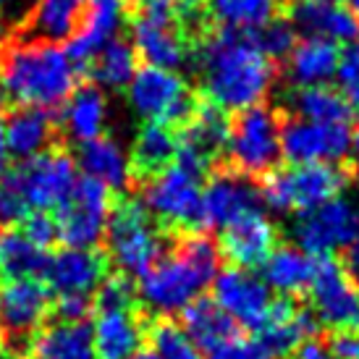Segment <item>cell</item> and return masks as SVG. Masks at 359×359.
Returning <instances> with one entry per match:
<instances>
[{
  "label": "cell",
  "mask_w": 359,
  "mask_h": 359,
  "mask_svg": "<svg viewBox=\"0 0 359 359\" xmlns=\"http://www.w3.org/2000/svg\"><path fill=\"white\" fill-rule=\"evenodd\" d=\"M150 323L140 307L102 312L92 328L95 359H131L142 351Z\"/></svg>",
  "instance_id": "23"
},
{
  "label": "cell",
  "mask_w": 359,
  "mask_h": 359,
  "mask_svg": "<svg viewBox=\"0 0 359 359\" xmlns=\"http://www.w3.org/2000/svg\"><path fill=\"white\" fill-rule=\"evenodd\" d=\"M289 108L294 118L312 121V123H349L351 105L339 90L328 84L318 87H297L289 95Z\"/></svg>",
  "instance_id": "35"
},
{
  "label": "cell",
  "mask_w": 359,
  "mask_h": 359,
  "mask_svg": "<svg viewBox=\"0 0 359 359\" xmlns=\"http://www.w3.org/2000/svg\"><path fill=\"white\" fill-rule=\"evenodd\" d=\"M79 160L84 176L102 181L113 194L123 191L131 184L129 155L121 150V144L110 137H97L92 142H84L79 147Z\"/></svg>",
  "instance_id": "31"
},
{
  "label": "cell",
  "mask_w": 359,
  "mask_h": 359,
  "mask_svg": "<svg viewBox=\"0 0 359 359\" xmlns=\"http://www.w3.org/2000/svg\"><path fill=\"white\" fill-rule=\"evenodd\" d=\"M328 3H339V0H328Z\"/></svg>",
  "instance_id": "56"
},
{
  "label": "cell",
  "mask_w": 359,
  "mask_h": 359,
  "mask_svg": "<svg viewBox=\"0 0 359 359\" xmlns=\"http://www.w3.org/2000/svg\"><path fill=\"white\" fill-rule=\"evenodd\" d=\"M176 134H179V150L194 155L205 165H212L229 147V110H223L220 105L210 100L197 102V108L189 116V121Z\"/></svg>",
  "instance_id": "22"
},
{
  "label": "cell",
  "mask_w": 359,
  "mask_h": 359,
  "mask_svg": "<svg viewBox=\"0 0 359 359\" xmlns=\"http://www.w3.org/2000/svg\"><path fill=\"white\" fill-rule=\"evenodd\" d=\"M24 359H37V357H24Z\"/></svg>",
  "instance_id": "57"
},
{
  "label": "cell",
  "mask_w": 359,
  "mask_h": 359,
  "mask_svg": "<svg viewBox=\"0 0 359 359\" xmlns=\"http://www.w3.org/2000/svg\"><path fill=\"white\" fill-rule=\"evenodd\" d=\"M229 155L244 176L270 173L280 158V121L276 110L255 105L239 113L231 121Z\"/></svg>",
  "instance_id": "11"
},
{
  "label": "cell",
  "mask_w": 359,
  "mask_h": 359,
  "mask_svg": "<svg viewBox=\"0 0 359 359\" xmlns=\"http://www.w3.org/2000/svg\"><path fill=\"white\" fill-rule=\"evenodd\" d=\"M351 150L349 123H312L289 118L280 123V155L291 165L304 163H339Z\"/></svg>",
  "instance_id": "16"
},
{
  "label": "cell",
  "mask_w": 359,
  "mask_h": 359,
  "mask_svg": "<svg viewBox=\"0 0 359 359\" xmlns=\"http://www.w3.org/2000/svg\"><path fill=\"white\" fill-rule=\"evenodd\" d=\"M0 3H3V0H0Z\"/></svg>",
  "instance_id": "59"
},
{
  "label": "cell",
  "mask_w": 359,
  "mask_h": 359,
  "mask_svg": "<svg viewBox=\"0 0 359 359\" xmlns=\"http://www.w3.org/2000/svg\"><path fill=\"white\" fill-rule=\"evenodd\" d=\"M27 202H24V194L19 191V187L13 184L8 173L0 176V223L3 226H13L19 223L24 215H27Z\"/></svg>",
  "instance_id": "44"
},
{
  "label": "cell",
  "mask_w": 359,
  "mask_h": 359,
  "mask_svg": "<svg viewBox=\"0 0 359 359\" xmlns=\"http://www.w3.org/2000/svg\"><path fill=\"white\" fill-rule=\"evenodd\" d=\"M184 330L200 349H218L220 344H226L236 336V323L215 304V299H194L191 304L181 309Z\"/></svg>",
  "instance_id": "33"
},
{
  "label": "cell",
  "mask_w": 359,
  "mask_h": 359,
  "mask_svg": "<svg viewBox=\"0 0 359 359\" xmlns=\"http://www.w3.org/2000/svg\"><path fill=\"white\" fill-rule=\"evenodd\" d=\"M212 299L233 323L255 333L265 325L273 302H276L268 283L247 268L220 270L212 278Z\"/></svg>",
  "instance_id": "15"
},
{
  "label": "cell",
  "mask_w": 359,
  "mask_h": 359,
  "mask_svg": "<svg viewBox=\"0 0 359 359\" xmlns=\"http://www.w3.org/2000/svg\"><path fill=\"white\" fill-rule=\"evenodd\" d=\"M250 34L252 40H255V45L270 60L289 58V53L297 45V29L291 27V21H283V19H273L270 24L259 27L257 32H250Z\"/></svg>",
  "instance_id": "40"
},
{
  "label": "cell",
  "mask_w": 359,
  "mask_h": 359,
  "mask_svg": "<svg viewBox=\"0 0 359 359\" xmlns=\"http://www.w3.org/2000/svg\"><path fill=\"white\" fill-rule=\"evenodd\" d=\"M129 102L134 113L150 123H165L170 129L184 126L197 108L187 81L176 71L144 66L129 81Z\"/></svg>",
  "instance_id": "9"
},
{
  "label": "cell",
  "mask_w": 359,
  "mask_h": 359,
  "mask_svg": "<svg viewBox=\"0 0 359 359\" xmlns=\"http://www.w3.org/2000/svg\"><path fill=\"white\" fill-rule=\"evenodd\" d=\"M315 330H318V320L312 318V312L299 309L289 297H278L273 302L265 325L257 330V341L273 359H283L294 354L307 339H312Z\"/></svg>",
  "instance_id": "24"
},
{
  "label": "cell",
  "mask_w": 359,
  "mask_h": 359,
  "mask_svg": "<svg viewBox=\"0 0 359 359\" xmlns=\"http://www.w3.org/2000/svg\"><path fill=\"white\" fill-rule=\"evenodd\" d=\"M346 273L351 276L354 283H359V226L351 236L349 247H346Z\"/></svg>",
  "instance_id": "49"
},
{
  "label": "cell",
  "mask_w": 359,
  "mask_h": 359,
  "mask_svg": "<svg viewBox=\"0 0 359 359\" xmlns=\"http://www.w3.org/2000/svg\"><path fill=\"white\" fill-rule=\"evenodd\" d=\"M6 110V147L13 158L29 160L55 144H66L60 116L45 108H3Z\"/></svg>",
  "instance_id": "21"
},
{
  "label": "cell",
  "mask_w": 359,
  "mask_h": 359,
  "mask_svg": "<svg viewBox=\"0 0 359 359\" xmlns=\"http://www.w3.org/2000/svg\"><path fill=\"white\" fill-rule=\"evenodd\" d=\"M147 339L152 341L158 359H202L200 346L187 336V330L168 318L150 323Z\"/></svg>",
  "instance_id": "38"
},
{
  "label": "cell",
  "mask_w": 359,
  "mask_h": 359,
  "mask_svg": "<svg viewBox=\"0 0 359 359\" xmlns=\"http://www.w3.org/2000/svg\"><path fill=\"white\" fill-rule=\"evenodd\" d=\"M349 176L336 163H304L291 168L270 170L262 184V202L276 212H309L325 205L333 197H341Z\"/></svg>",
  "instance_id": "6"
},
{
  "label": "cell",
  "mask_w": 359,
  "mask_h": 359,
  "mask_svg": "<svg viewBox=\"0 0 359 359\" xmlns=\"http://www.w3.org/2000/svg\"><path fill=\"white\" fill-rule=\"evenodd\" d=\"M312 270H315V259L299 247H276L273 255L265 259V270H262V280L268 283L280 297H294L309 289L312 280Z\"/></svg>",
  "instance_id": "32"
},
{
  "label": "cell",
  "mask_w": 359,
  "mask_h": 359,
  "mask_svg": "<svg viewBox=\"0 0 359 359\" xmlns=\"http://www.w3.org/2000/svg\"><path fill=\"white\" fill-rule=\"evenodd\" d=\"M6 173L24 194L27 208L34 210H58L76 184V165L66 144H55Z\"/></svg>",
  "instance_id": "12"
},
{
  "label": "cell",
  "mask_w": 359,
  "mask_h": 359,
  "mask_svg": "<svg viewBox=\"0 0 359 359\" xmlns=\"http://www.w3.org/2000/svg\"><path fill=\"white\" fill-rule=\"evenodd\" d=\"M278 244V231L265 215V210H252L233 218L220 229V255L233 262V268H257L273 255Z\"/></svg>",
  "instance_id": "19"
},
{
  "label": "cell",
  "mask_w": 359,
  "mask_h": 359,
  "mask_svg": "<svg viewBox=\"0 0 359 359\" xmlns=\"http://www.w3.org/2000/svg\"><path fill=\"white\" fill-rule=\"evenodd\" d=\"M126 3H137V6H140V3H142V0H126Z\"/></svg>",
  "instance_id": "54"
},
{
  "label": "cell",
  "mask_w": 359,
  "mask_h": 359,
  "mask_svg": "<svg viewBox=\"0 0 359 359\" xmlns=\"http://www.w3.org/2000/svg\"><path fill=\"white\" fill-rule=\"evenodd\" d=\"M140 307V294L134 289L129 276L123 273H108L105 280L92 294V315L102 312H118V309H134Z\"/></svg>",
  "instance_id": "39"
},
{
  "label": "cell",
  "mask_w": 359,
  "mask_h": 359,
  "mask_svg": "<svg viewBox=\"0 0 359 359\" xmlns=\"http://www.w3.org/2000/svg\"><path fill=\"white\" fill-rule=\"evenodd\" d=\"M179 152V134L165 123H144L131 144L129 168L131 181H147L168 168Z\"/></svg>",
  "instance_id": "28"
},
{
  "label": "cell",
  "mask_w": 359,
  "mask_h": 359,
  "mask_svg": "<svg viewBox=\"0 0 359 359\" xmlns=\"http://www.w3.org/2000/svg\"><path fill=\"white\" fill-rule=\"evenodd\" d=\"M210 359H273L265 346L255 339H233L210 351Z\"/></svg>",
  "instance_id": "45"
},
{
  "label": "cell",
  "mask_w": 359,
  "mask_h": 359,
  "mask_svg": "<svg viewBox=\"0 0 359 359\" xmlns=\"http://www.w3.org/2000/svg\"><path fill=\"white\" fill-rule=\"evenodd\" d=\"M84 71L97 87L123 90V87H129V81L137 74V50L131 42L116 37L90 60V66Z\"/></svg>",
  "instance_id": "37"
},
{
  "label": "cell",
  "mask_w": 359,
  "mask_h": 359,
  "mask_svg": "<svg viewBox=\"0 0 359 359\" xmlns=\"http://www.w3.org/2000/svg\"><path fill=\"white\" fill-rule=\"evenodd\" d=\"M3 42H6V40H3V29H0V45H3Z\"/></svg>",
  "instance_id": "55"
},
{
  "label": "cell",
  "mask_w": 359,
  "mask_h": 359,
  "mask_svg": "<svg viewBox=\"0 0 359 359\" xmlns=\"http://www.w3.org/2000/svg\"><path fill=\"white\" fill-rule=\"evenodd\" d=\"M205 11L220 29L250 34L276 19L278 0H205Z\"/></svg>",
  "instance_id": "36"
},
{
  "label": "cell",
  "mask_w": 359,
  "mask_h": 359,
  "mask_svg": "<svg viewBox=\"0 0 359 359\" xmlns=\"http://www.w3.org/2000/svg\"><path fill=\"white\" fill-rule=\"evenodd\" d=\"M110 273L108 255L97 247H66L48 257L42 278L58 294H92Z\"/></svg>",
  "instance_id": "20"
},
{
  "label": "cell",
  "mask_w": 359,
  "mask_h": 359,
  "mask_svg": "<svg viewBox=\"0 0 359 359\" xmlns=\"http://www.w3.org/2000/svg\"><path fill=\"white\" fill-rule=\"evenodd\" d=\"M134 50L147 66L176 71L189 58L187 32L173 0H142L131 19Z\"/></svg>",
  "instance_id": "7"
},
{
  "label": "cell",
  "mask_w": 359,
  "mask_h": 359,
  "mask_svg": "<svg viewBox=\"0 0 359 359\" xmlns=\"http://www.w3.org/2000/svg\"><path fill=\"white\" fill-rule=\"evenodd\" d=\"M92 315V294H58L50 304V318L58 323H84Z\"/></svg>",
  "instance_id": "43"
},
{
  "label": "cell",
  "mask_w": 359,
  "mask_h": 359,
  "mask_svg": "<svg viewBox=\"0 0 359 359\" xmlns=\"http://www.w3.org/2000/svg\"><path fill=\"white\" fill-rule=\"evenodd\" d=\"M165 236L142 200H113L105 229V255L123 276H144L163 257Z\"/></svg>",
  "instance_id": "5"
},
{
  "label": "cell",
  "mask_w": 359,
  "mask_h": 359,
  "mask_svg": "<svg viewBox=\"0 0 359 359\" xmlns=\"http://www.w3.org/2000/svg\"><path fill=\"white\" fill-rule=\"evenodd\" d=\"M87 0H37L24 16L11 40L19 42H63L76 32Z\"/></svg>",
  "instance_id": "26"
},
{
  "label": "cell",
  "mask_w": 359,
  "mask_h": 359,
  "mask_svg": "<svg viewBox=\"0 0 359 359\" xmlns=\"http://www.w3.org/2000/svg\"><path fill=\"white\" fill-rule=\"evenodd\" d=\"M53 291L40 278L8 280L0 291V339L19 357H32L34 333L48 323Z\"/></svg>",
  "instance_id": "8"
},
{
  "label": "cell",
  "mask_w": 359,
  "mask_h": 359,
  "mask_svg": "<svg viewBox=\"0 0 359 359\" xmlns=\"http://www.w3.org/2000/svg\"><path fill=\"white\" fill-rule=\"evenodd\" d=\"M19 223H21L24 236H27L32 244H37L40 250L50 247L53 241L58 239V226H55V218H53L48 210H32V212H27Z\"/></svg>",
  "instance_id": "42"
},
{
  "label": "cell",
  "mask_w": 359,
  "mask_h": 359,
  "mask_svg": "<svg viewBox=\"0 0 359 359\" xmlns=\"http://www.w3.org/2000/svg\"><path fill=\"white\" fill-rule=\"evenodd\" d=\"M131 359H158V354H155V351H140L137 357H131Z\"/></svg>",
  "instance_id": "52"
},
{
  "label": "cell",
  "mask_w": 359,
  "mask_h": 359,
  "mask_svg": "<svg viewBox=\"0 0 359 359\" xmlns=\"http://www.w3.org/2000/svg\"><path fill=\"white\" fill-rule=\"evenodd\" d=\"M8 170V147H6V110L0 108V176Z\"/></svg>",
  "instance_id": "50"
},
{
  "label": "cell",
  "mask_w": 359,
  "mask_h": 359,
  "mask_svg": "<svg viewBox=\"0 0 359 359\" xmlns=\"http://www.w3.org/2000/svg\"><path fill=\"white\" fill-rule=\"evenodd\" d=\"M262 194L252 184L250 176L239 170H218L202 187L200 220L197 229H223L233 218L247 215L252 210H262Z\"/></svg>",
  "instance_id": "17"
},
{
  "label": "cell",
  "mask_w": 359,
  "mask_h": 359,
  "mask_svg": "<svg viewBox=\"0 0 359 359\" xmlns=\"http://www.w3.org/2000/svg\"><path fill=\"white\" fill-rule=\"evenodd\" d=\"M105 105L108 102L100 87L90 79L81 81L66 100V113L60 116V129L79 144L97 140L105 126V113H108Z\"/></svg>",
  "instance_id": "30"
},
{
  "label": "cell",
  "mask_w": 359,
  "mask_h": 359,
  "mask_svg": "<svg viewBox=\"0 0 359 359\" xmlns=\"http://www.w3.org/2000/svg\"><path fill=\"white\" fill-rule=\"evenodd\" d=\"M194 63L210 102L223 110L262 105L276 81L273 60L259 50L247 32L218 29L197 45Z\"/></svg>",
  "instance_id": "1"
},
{
  "label": "cell",
  "mask_w": 359,
  "mask_h": 359,
  "mask_svg": "<svg viewBox=\"0 0 359 359\" xmlns=\"http://www.w3.org/2000/svg\"><path fill=\"white\" fill-rule=\"evenodd\" d=\"M126 21V0H87L76 32L69 37V58L84 74L90 60L118 37Z\"/></svg>",
  "instance_id": "18"
},
{
  "label": "cell",
  "mask_w": 359,
  "mask_h": 359,
  "mask_svg": "<svg viewBox=\"0 0 359 359\" xmlns=\"http://www.w3.org/2000/svg\"><path fill=\"white\" fill-rule=\"evenodd\" d=\"M330 349H333L336 359H359V330H351V333H333Z\"/></svg>",
  "instance_id": "46"
},
{
  "label": "cell",
  "mask_w": 359,
  "mask_h": 359,
  "mask_svg": "<svg viewBox=\"0 0 359 359\" xmlns=\"http://www.w3.org/2000/svg\"><path fill=\"white\" fill-rule=\"evenodd\" d=\"M81 71L55 42L6 40L0 45L3 108L55 110L71 97Z\"/></svg>",
  "instance_id": "2"
},
{
  "label": "cell",
  "mask_w": 359,
  "mask_h": 359,
  "mask_svg": "<svg viewBox=\"0 0 359 359\" xmlns=\"http://www.w3.org/2000/svg\"><path fill=\"white\" fill-rule=\"evenodd\" d=\"M341 50L336 42L323 37H304L294 45V50L286 58V74L289 81L297 87H318L336 79Z\"/></svg>",
  "instance_id": "27"
},
{
  "label": "cell",
  "mask_w": 359,
  "mask_h": 359,
  "mask_svg": "<svg viewBox=\"0 0 359 359\" xmlns=\"http://www.w3.org/2000/svg\"><path fill=\"white\" fill-rule=\"evenodd\" d=\"M351 147L359 152V121H357V129H354V134H351Z\"/></svg>",
  "instance_id": "51"
},
{
  "label": "cell",
  "mask_w": 359,
  "mask_h": 359,
  "mask_svg": "<svg viewBox=\"0 0 359 359\" xmlns=\"http://www.w3.org/2000/svg\"><path fill=\"white\" fill-rule=\"evenodd\" d=\"M208 170L210 165L202 160L179 150L168 168L142 181V205L158 220L160 229H179V233L197 229Z\"/></svg>",
  "instance_id": "4"
},
{
  "label": "cell",
  "mask_w": 359,
  "mask_h": 359,
  "mask_svg": "<svg viewBox=\"0 0 359 359\" xmlns=\"http://www.w3.org/2000/svg\"><path fill=\"white\" fill-rule=\"evenodd\" d=\"M336 79H339V92L346 97V102L359 108V37L341 53Z\"/></svg>",
  "instance_id": "41"
},
{
  "label": "cell",
  "mask_w": 359,
  "mask_h": 359,
  "mask_svg": "<svg viewBox=\"0 0 359 359\" xmlns=\"http://www.w3.org/2000/svg\"><path fill=\"white\" fill-rule=\"evenodd\" d=\"M291 27L304 37H323L330 42H354L359 37V19L351 8L328 0H294Z\"/></svg>",
  "instance_id": "25"
},
{
  "label": "cell",
  "mask_w": 359,
  "mask_h": 359,
  "mask_svg": "<svg viewBox=\"0 0 359 359\" xmlns=\"http://www.w3.org/2000/svg\"><path fill=\"white\" fill-rule=\"evenodd\" d=\"M116 194L92 176L76 179L66 202L55 210L58 239L66 247H97L105 239Z\"/></svg>",
  "instance_id": "10"
},
{
  "label": "cell",
  "mask_w": 359,
  "mask_h": 359,
  "mask_svg": "<svg viewBox=\"0 0 359 359\" xmlns=\"http://www.w3.org/2000/svg\"><path fill=\"white\" fill-rule=\"evenodd\" d=\"M220 250L205 231H181L173 250L140 276V297L160 318L179 315L218 276Z\"/></svg>",
  "instance_id": "3"
},
{
  "label": "cell",
  "mask_w": 359,
  "mask_h": 359,
  "mask_svg": "<svg viewBox=\"0 0 359 359\" xmlns=\"http://www.w3.org/2000/svg\"><path fill=\"white\" fill-rule=\"evenodd\" d=\"M349 3H351V13L359 19V0H349Z\"/></svg>",
  "instance_id": "53"
},
{
  "label": "cell",
  "mask_w": 359,
  "mask_h": 359,
  "mask_svg": "<svg viewBox=\"0 0 359 359\" xmlns=\"http://www.w3.org/2000/svg\"><path fill=\"white\" fill-rule=\"evenodd\" d=\"M357 181H359V173H357Z\"/></svg>",
  "instance_id": "58"
},
{
  "label": "cell",
  "mask_w": 359,
  "mask_h": 359,
  "mask_svg": "<svg viewBox=\"0 0 359 359\" xmlns=\"http://www.w3.org/2000/svg\"><path fill=\"white\" fill-rule=\"evenodd\" d=\"M359 226V208L346 197H333L325 205L309 210L294 223V239L312 257H330L349 247Z\"/></svg>",
  "instance_id": "14"
},
{
  "label": "cell",
  "mask_w": 359,
  "mask_h": 359,
  "mask_svg": "<svg viewBox=\"0 0 359 359\" xmlns=\"http://www.w3.org/2000/svg\"><path fill=\"white\" fill-rule=\"evenodd\" d=\"M312 318L333 333L359 330V283L333 257H318L309 280Z\"/></svg>",
  "instance_id": "13"
},
{
  "label": "cell",
  "mask_w": 359,
  "mask_h": 359,
  "mask_svg": "<svg viewBox=\"0 0 359 359\" xmlns=\"http://www.w3.org/2000/svg\"><path fill=\"white\" fill-rule=\"evenodd\" d=\"M48 268V255L32 244L24 231L6 226L0 229V280L8 283V280L19 278H42Z\"/></svg>",
  "instance_id": "34"
},
{
  "label": "cell",
  "mask_w": 359,
  "mask_h": 359,
  "mask_svg": "<svg viewBox=\"0 0 359 359\" xmlns=\"http://www.w3.org/2000/svg\"><path fill=\"white\" fill-rule=\"evenodd\" d=\"M37 359H95V339L90 320L84 323H45L32 341Z\"/></svg>",
  "instance_id": "29"
},
{
  "label": "cell",
  "mask_w": 359,
  "mask_h": 359,
  "mask_svg": "<svg viewBox=\"0 0 359 359\" xmlns=\"http://www.w3.org/2000/svg\"><path fill=\"white\" fill-rule=\"evenodd\" d=\"M294 359H336V354L330 349V344L312 336V339H307L299 349L294 351Z\"/></svg>",
  "instance_id": "47"
},
{
  "label": "cell",
  "mask_w": 359,
  "mask_h": 359,
  "mask_svg": "<svg viewBox=\"0 0 359 359\" xmlns=\"http://www.w3.org/2000/svg\"><path fill=\"white\" fill-rule=\"evenodd\" d=\"M173 6H176L181 27H184V32H187V27L194 24V21L202 16V11H205V0H173Z\"/></svg>",
  "instance_id": "48"
}]
</instances>
